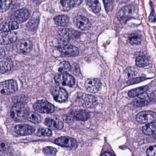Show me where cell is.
I'll return each instance as SVG.
<instances>
[{"label":"cell","mask_w":156,"mask_h":156,"mask_svg":"<svg viewBox=\"0 0 156 156\" xmlns=\"http://www.w3.org/2000/svg\"><path fill=\"white\" fill-rule=\"evenodd\" d=\"M27 112L24 104L16 102L14 104L11 109V116L16 122H22L26 118V115Z\"/></svg>","instance_id":"cell-1"},{"label":"cell","mask_w":156,"mask_h":156,"mask_svg":"<svg viewBox=\"0 0 156 156\" xmlns=\"http://www.w3.org/2000/svg\"><path fill=\"white\" fill-rule=\"evenodd\" d=\"M56 83L59 85L72 86L75 84V80L71 75L67 73H60L55 77Z\"/></svg>","instance_id":"cell-2"},{"label":"cell","mask_w":156,"mask_h":156,"mask_svg":"<svg viewBox=\"0 0 156 156\" xmlns=\"http://www.w3.org/2000/svg\"><path fill=\"white\" fill-rule=\"evenodd\" d=\"M33 108L36 111L41 113H51L55 110L54 105L45 100L36 102L33 105Z\"/></svg>","instance_id":"cell-3"},{"label":"cell","mask_w":156,"mask_h":156,"mask_svg":"<svg viewBox=\"0 0 156 156\" xmlns=\"http://www.w3.org/2000/svg\"><path fill=\"white\" fill-rule=\"evenodd\" d=\"M1 93L10 94L16 91L18 89L17 82L14 80H8L1 83Z\"/></svg>","instance_id":"cell-4"},{"label":"cell","mask_w":156,"mask_h":156,"mask_svg":"<svg viewBox=\"0 0 156 156\" xmlns=\"http://www.w3.org/2000/svg\"><path fill=\"white\" fill-rule=\"evenodd\" d=\"M138 122L142 124H149L156 121V113L151 111H143L138 113L136 116Z\"/></svg>","instance_id":"cell-5"},{"label":"cell","mask_w":156,"mask_h":156,"mask_svg":"<svg viewBox=\"0 0 156 156\" xmlns=\"http://www.w3.org/2000/svg\"><path fill=\"white\" fill-rule=\"evenodd\" d=\"M51 93L54 100L58 102H65L68 99L67 91L59 86L53 87L51 89Z\"/></svg>","instance_id":"cell-6"},{"label":"cell","mask_w":156,"mask_h":156,"mask_svg":"<svg viewBox=\"0 0 156 156\" xmlns=\"http://www.w3.org/2000/svg\"><path fill=\"white\" fill-rule=\"evenodd\" d=\"M102 84L100 81L96 78L88 79L85 83V88L88 91L96 93L100 90Z\"/></svg>","instance_id":"cell-7"},{"label":"cell","mask_w":156,"mask_h":156,"mask_svg":"<svg viewBox=\"0 0 156 156\" xmlns=\"http://www.w3.org/2000/svg\"><path fill=\"white\" fill-rule=\"evenodd\" d=\"M73 23L77 28L83 31L88 30L91 26V24L89 19L82 16H75L73 19Z\"/></svg>","instance_id":"cell-8"},{"label":"cell","mask_w":156,"mask_h":156,"mask_svg":"<svg viewBox=\"0 0 156 156\" xmlns=\"http://www.w3.org/2000/svg\"><path fill=\"white\" fill-rule=\"evenodd\" d=\"M33 48V44L30 40L23 39L19 40L16 45V49L19 53L26 54L29 53Z\"/></svg>","instance_id":"cell-9"},{"label":"cell","mask_w":156,"mask_h":156,"mask_svg":"<svg viewBox=\"0 0 156 156\" xmlns=\"http://www.w3.org/2000/svg\"><path fill=\"white\" fill-rule=\"evenodd\" d=\"M61 55L65 57H75L79 53L78 49L76 47L71 45H64L59 48Z\"/></svg>","instance_id":"cell-10"},{"label":"cell","mask_w":156,"mask_h":156,"mask_svg":"<svg viewBox=\"0 0 156 156\" xmlns=\"http://www.w3.org/2000/svg\"><path fill=\"white\" fill-rule=\"evenodd\" d=\"M55 144L60 146L74 148L78 146L77 141L74 138L68 136H62L56 139Z\"/></svg>","instance_id":"cell-11"},{"label":"cell","mask_w":156,"mask_h":156,"mask_svg":"<svg viewBox=\"0 0 156 156\" xmlns=\"http://www.w3.org/2000/svg\"><path fill=\"white\" fill-rule=\"evenodd\" d=\"M17 39L15 32H3L0 34V43L1 44H9L14 43Z\"/></svg>","instance_id":"cell-12"},{"label":"cell","mask_w":156,"mask_h":156,"mask_svg":"<svg viewBox=\"0 0 156 156\" xmlns=\"http://www.w3.org/2000/svg\"><path fill=\"white\" fill-rule=\"evenodd\" d=\"M81 102L83 107L89 109L96 107L98 104L96 97L89 94H84L82 98Z\"/></svg>","instance_id":"cell-13"},{"label":"cell","mask_w":156,"mask_h":156,"mask_svg":"<svg viewBox=\"0 0 156 156\" xmlns=\"http://www.w3.org/2000/svg\"><path fill=\"white\" fill-rule=\"evenodd\" d=\"M29 16V13L28 10L26 9H21L17 10L11 16V19L13 21L17 23H22L25 22Z\"/></svg>","instance_id":"cell-14"},{"label":"cell","mask_w":156,"mask_h":156,"mask_svg":"<svg viewBox=\"0 0 156 156\" xmlns=\"http://www.w3.org/2000/svg\"><path fill=\"white\" fill-rule=\"evenodd\" d=\"M152 94L144 93L139 95V97L135 100L133 102L134 105L136 107H143L146 106L153 99Z\"/></svg>","instance_id":"cell-15"},{"label":"cell","mask_w":156,"mask_h":156,"mask_svg":"<svg viewBox=\"0 0 156 156\" xmlns=\"http://www.w3.org/2000/svg\"><path fill=\"white\" fill-rule=\"evenodd\" d=\"M35 131L34 128L29 125H17L14 127V132L16 133L20 136L31 135L34 133Z\"/></svg>","instance_id":"cell-16"},{"label":"cell","mask_w":156,"mask_h":156,"mask_svg":"<svg viewBox=\"0 0 156 156\" xmlns=\"http://www.w3.org/2000/svg\"><path fill=\"white\" fill-rule=\"evenodd\" d=\"M82 2L83 0H61L60 2V8L64 12L70 11L79 5Z\"/></svg>","instance_id":"cell-17"},{"label":"cell","mask_w":156,"mask_h":156,"mask_svg":"<svg viewBox=\"0 0 156 156\" xmlns=\"http://www.w3.org/2000/svg\"><path fill=\"white\" fill-rule=\"evenodd\" d=\"M134 11L135 7L133 5H128L125 6L118 12L117 15V18L119 20H123L132 14Z\"/></svg>","instance_id":"cell-18"},{"label":"cell","mask_w":156,"mask_h":156,"mask_svg":"<svg viewBox=\"0 0 156 156\" xmlns=\"http://www.w3.org/2000/svg\"><path fill=\"white\" fill-rule=\"evenodd\" d=\"M45 124L49 127L57 130H60L64 127L63 123L56 118H47L45 120Z\"/></svg>","instance_id":"cell-19"},{"label":"cell","mask_w":156,"mask_h":156,"mask_svg":"<svg viewBox=\"0 0 156 156\" xmlns=\"http://www.w3.org/2000/svg\"><path fill=\"white\" fill-rule=\"evenodd\" d=\"M59 34L61 37L67 40L76 38L79 35L78 32H77L67 28L60 29L59 32Z\"/></svg>","instance_id":"cell-20"},{"label":"cell","mask_w":156,"mask_h":156,"mask_svg":"<svg viewBox=\"0 0 156 156\" xmlns=\"http://www.w3.org/2000/svg\"><path fill=\"white\" fill-rule=\"evenodd\" d=\"M73 118L79 121H85L89 118V114L85 110H79L73 111L71 113Z\"/></svg>","instance_id":"cell-21"},{"label":"cell","mask_w":156,"mask_h":156,"mask_svg":"<svg viewBox=\"0 0 156 156\" xmlns=\"http://www.w3.org/2000/svg\"><path fill=\"white\" fill-rule=\"evenodd\" d=\"M1 73L4 74L11 70L13 67V63L12 60L9 58L1 60L0 62Z\"/></svg>","instance_id":"cell-22"},{"label":"cell","mask_w":156,"mask_h":156,"mask_svg":"<svg viewBox=\"0 0 156 156\" xmlns=\"http://www.w3.org/2000/svg\"><path fill=\"white\" fill-rule=\"evenodd\" d=\"M19 27L18 23L16 22H7L2 23L1 25V31L2 32H9L17 29Z\"/></svg>","instance_id":"cell-23"},{"label":"cell","mask_w":156,"mask_h":156,"mask_svg":"<svg viewBox=\"0 0 156 156\" xmlns=\"http://www.w3.org/2000/svg\"><path fill=\"white\" fill-rule=\"evenodd\" d=\"M143 132L147 135H156V122L147 124L143 127Z\"/></svg>","instance_id":"cell-24"},{"label":"cell","mask_w":156,"mask_h":156,"mask_svg":"<svg viewBox=\"0 0 156 156\" xmlns=\"http://www.w3.org/2000/svg\"><path fill=\"white\" fill-rule=\"evenodd\" d=\"M25 118L34 124H38L41 122L42 118L41 116L35 112L28 111L26 115Z\"/></svg>","instance_id":"cell-25"},{"label":"cell","mask_w":156,"mask_h":156,"mask_svg":"<svg viewBox=\"0 0 156 156\" xmlns=\"http://www.w3.org/2000/svg\"><path fill=\"white\" fill-rule=\"evenodd\" d=\"M69 17L67 16L59 15L54 18L55 23L59 26H67L69 23Z\"/></svg>","instance_id":"cell-26"},{"label":"cell","mask_w":156,"mask_h":156,"mask_svg":"<svg viewBox=\"0 0 156 156\" xmlns=\"http://www.w3.org/2000/svg\"><path fill=\"white\" fill-rule=\"evenodd\" d=\"M148 90L147 86H143L139 88H136L131 90L128 93V95L130 97H134L138 96L147 91Z\"/></svg>","instance_id":"cell-27"},{"label":"cell","mask_w":156,"mask_h":156,"mask_svg":"<svg viewBox=\"0 0 156 156\" xmlns=\"http://www.w3.org/2000/svg\"><path fill=\"white\" fill-rule=\"evenodd\" d=\"M87 5L94 13H98L101 10V5L98 0H87Z\"/></svg>","instance_id":"cell-28"},{"label":"cell","mask_w":156,"mask_h":156,"mask_svg":"<svg viewBox=\"0 0 156 156\" xmlns=\"http://www.w3.org/2000/svg\"><path fill=\"white\" fill-rule=\"evenodd\" d=\"M143 37L141 35L136 33L131 34L129 37V41L132 44H140L142 43Z\"/></svg>","instance_id":"cell-29"},{"label":"cell","mask_w":156,"mask_h":156,"mask_svg":"<svg viewBox=\"0 0 156 156\" xmlns=\"http://www.w3.org/2000/svg\"><path fill=\"white\" fill-rule=\"evenodd\" d=\"M136 66L139 67H144L148 66L149 64V59L147 57L141 55L136 58Z\"/></svg>","instance_id":"cell-30"},{"label":"cell","mask_w":156,"mask_h":156,"mask_svg":"<svg viewBox=\"0 0 156 156\" xmlns=\"http://www.w3.org/2000/svg\"><path fill=\"white\" fill-rule=\"evenodd\" d=\"M71 66L68 62L62 61L58 66V70L60 73H67L71 69Z\"/></svg>","instance_id":"cell-31"},{"label":"cell","mask_w":156,"mask_h":156,"mask_svg":"<svg viewBox=\"0 0 156 156\" xmlns=\"http://www.w3.org/2000/svg\"><path fill=\"white\" fill-rule=\"evenodd\" d=\"M39 23V18L37 16L32 17L29 22L27 23V27L29 30L34 31L37 28Z\"/></svg>","instance_id":"cell-32"},{"label":"cell","mask_w":156,"mask_h":156,"mask_svg":"<svg viewBox=\"0 0 156 156\" xmlns=\"http://www.w3.org/2000/svg\"><path fill=\"white\" fill-rule=\"evenodd\" d=\"M36 135L39 136H51L52 135V131L48 128L41 127L38 130Z\"/></svg>","instance_id":"cell-33"},{"label":"cell","mask_w":156,"mask_h":156,"mask_svg":"<svg viewBox=\"0 0 156 156\" xmlns=\"http://www.w3.org/2000/svg\"><path fill=\"white\" fill-rule=\"evenodd\" d=\"M138 73V70L135 68L129 67L125 71V75L128 78H132L135 76Z\"/></svg>","instance_id":"cell-34"},{"label":"cell","mask_w":156,"mask_h":156,"mask_svg":"<svg viewBox=\"0 0 156 156\" xmlns=\"http://www.w3.org/2000/svg\"><path fill=\"white\" fill-rule=\"evenodd\" d=\"M43 153L46 156H56L57 150L51 147H46L43 149Z\"/></svg>","instance_id":"cell-35"},{"label":"cell","mask_w":156,"mask_h":156,"mask_svg":"<svg viewBox=\"0 0 156 156\" xmlns=\"http://www.w3.org/2000/svg\"><path fill=\"white\" fill-rule=\"evenodd\" d=\"M12 0H1V12L7 11L11 5Z\"/></svg>","instance_id":"cell-36"},{"label":"cell","mask_w":156,"mask_h":156,"mask_svg":"<svg viewBox=\"0 0 156 156\" xmlns=\"http://www.w3.org/2000/svg\"><path fill=\"white\" fill-rule=\"evenodd\" d=\"M104 7L107 12H110L112 10L114 6L113 0H103Z\"/></svg>","instance_id":"cell-37"},{"label":"cell","mask_w":156,"mask_h":156,"mask_svg":"<svg viewBox=\"0 0 156 156\" xmlns=\"http://www.w3.org/2000/svg\"><path fill=\"white\" fill-rule=\"evenodd\" d=\"M8 148L7 145L5 144L4 142L1 143V154L2 156H4L5 154H7L8 152Z\"/></svg>","instance_id":"cell-38"},{"label":"cell","mask_w":156,"mask_h":156,"mask_svg":"<svg viewBox=\"0 0 156 156\" xmlns=\"http://www.w3.org/2000/svg\"><path fill=\"white\" fill-rule=\"evenodd\" d=\"M147 154L148 156H156V145L147 148Z\"/></svg>","instance_id":"cell-39"},{"label":"cell","mask_w":156,"mask_h":156,"mask_svg":"<svg viewBox=\"0 0 156 156\" xmlns=\"http://www.w3.org/2000/svg\"><path fill=\"white\" fill-rule=\"evenodd\" d=\"M144 80V78L142 77L133 78V79H131L130 80L128 81V84H135V83H137L142 81Z\"/></svg>","instance_id":"cell-40"},{"label":"cell","mask_w":156,"mask_h":156,"mask_svg":"<svg viewBox=\"0 0 156 156\" xmlns=\"http://www.w3.org/2000/svg\"><path fill=\"white\" fill-rule=\"evenodd\" d=\"M149 21L150 22H155L156 21V14L155 12L153 10V12L150 14L149 16Z\"/></svg>","instance_id":"cell-41"},{"label":"cell","mask_w":156,"mask_h":156,"mask_svg":"<svg viewBox=\"0 0 156 156\" xmlns=\"http://www.w3.org/2000/svg\"><path fill=\"white\" fill-rule=\"evenodd\" d=\"M73 117L70 116H66L65 118H64V121L70 123L73 121Z\"/></svg>","instance_id":"cell-42"},{"label":"cell","mask_w":156,"mask_h":156,"mask_svg":"<svg viewBox=\"0 0 156 156\" xmlns=\"http://www.w3.org/2000/svg\"><path fill=\"white\" fill-rule=\"evenodd\" d=\"M101 156H116L113 153H110V152H105L103 153Z\"/></svg>","instance_id":"cell-43"},{"label":"cell","mask_w":156,"mask_h":156,"mask_svg":"<svg viewBox=\"0 0 156 156\" xmlns=\"http://www.w3.org/2000/svg\"><path fill=\"white\" fill-rule=\"evenodd\" d=\"M1 55H0V57H1V59L3 58L4 57L5 55V53L4 50L2 49V48H1Z\"/></svg>","instance_id":"cell-44"},{"label":"cell","mask_w":156,"mask_h":156,"mask_svg":"<svg viewBox=\"0 0 156 156\" xmlns=\"http://www.w3.org/2000/svg\"><path fill=\"white\" fill-rule=\"evenodd\" d=\"M118 1H121V2H124V1H126V0H118Z\"/></svg>","instance_id":"cell-45"}]
</instances>
